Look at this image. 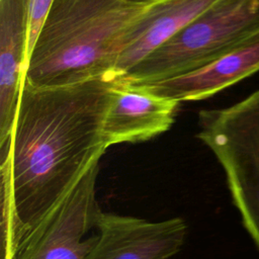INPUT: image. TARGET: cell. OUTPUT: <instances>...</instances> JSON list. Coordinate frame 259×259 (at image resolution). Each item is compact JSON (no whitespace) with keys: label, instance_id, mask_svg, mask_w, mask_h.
Returning a JSON list of instances; mask_svg holds the SVG:
<instances>
[{"label":"cell","instance_id":"8","mask_svg":"<svg viewBox=\"0 0 259 259\" xmlns=\"http://www.w3.org/2000/svg\"><path fill=\"white\" fill-rule=\"evenodd\" d=\"M26 66V1L0 0V148L12 136Z\"/></svg>","mask_w":259,"mask_h":259},{"label":"cell","instance_id":"4","mask_svg":"<svg viewBox=\"0 0 259 259\" xmlns=\"http://www.w3.org/2000/svg\"><path fill=\"white\" fill-rule=\"evenodd\" d=\"M99 160L24 240L14 259H86L98 235L87 237L101 209L96 200Z\"/></svg>","mask_w":259,"mask_h":259},{"label":"cell","instance_id":"3","mask_svg":"<svg viewBox=\"0 0 259 259\" xmlns=\"http://www.w3.org/2000/svg\"><path fill=\"white\" fill-rule=\"evenodd\" d=\"M198 139L222 165L243 225L259 248V90L198 114Z\"/></svg>","mask_w":259,"mask_h":259},{"label":"cell","instance_id":"9","mask_svg":"<svg viewBox=\"0 0 259 259\" xmlns=\"http://www.w3.org/2000/svg\"><path fill=\"white\" fill-rule=\"evenodd\" d=\"M259 71V33L208 65L172 78L136 84L181 101L205 99Z\"/></svg>","mask_w":259,"mask_h":259},{"label":"cell","instance_id":"1","mask_svg":"<svg viewBox=\"0 0 259 259\" xmlns=\"http://www.w3.org/2000/svg\"><path fill=\"white\" fill-rule=\"evenodd\" d=\"M115 71L62 86L23 84L9 143L0 148L2 259L29 234L107 147L103 121Z\"/></svg>","mask_w":259,"mask_h":259},{"label":"cell","instance_id":"7","mask_svg":"<svg viewBox=\"0 0 259 259\" xmlns=\"http://www.w3.org/2000/svg\"><path fill=\"white\" fill-rule=\"evenodd\" d=\"M219 0H157L122 33L113 70L124 75L159 46Z\"/></svg>","mask_w":259,"mask_h":259},{"label":"cell","instance_id":"2","mask_svg":"<svg viewBox=\"0 0 259 259\" xmlns=\"http://www.w3.org/2000/svg\"><path fill=\"white\" fill-rule=\"evenodd\" d=\"M144 8L123 0H54L24 83L62 86L114 71L118 41Z\"/></svg>","mask_w":259,"mask_h":259},{"label":"cell","instance_id":"5","mask_svg":"<svg viewBox=\"0 0 259 259\" xmlns=\"http://www.w3.org/2000/svg\"><path fill=\"white\" fill-rule=\"evenodd\" d=\"M97 241L86 259H169L185 241L180 218L160 222L100 211Z\"/></svg>","mask_w":259,"mask_h":259},{"label":"cell","instance_id":"11","mask_svg":"<svg viewBox=\"0 0 259 259\" xmlns=\"http://www.w3.org/2000/svg\"><path fill=\"white\" fill-rule=\"evenodd\" d=\"M130 4H134V5H142V6H147L157 0H123Z\"/></svg>","mask_w":259,"mask_h":259},{"label":"cell","instance_id":"6","mask_svg":"<svg viewBox=\"0 0 259 259\" xmlns=\"http://www.w3.org/2000/svg\"><path fill=\"white\" fill-rule=\"evenodd\" d=\"M179 102L122 80L114 87L103 121L106 147L150 140L168 131Z\"/></svg>","mask_w":259,"mask_h":259},{"label":"cell","instance_id":"10","mask_svg":"<svg viewBox=\"0 0 259 259\" xmlns=\"http://www.w3.org/2000/svg\"><path fill=\"white\" fill-rule=\"evenodd\" d=\"M27 15V62L54 0H25Z\"/></svg>","mask_w":259,"mask_h":259}]
</instances>
